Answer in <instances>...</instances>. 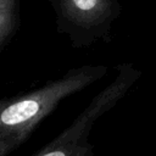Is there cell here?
Listing matches in <instances>:
<instances>
[{
	"label": "cell",
	"mask_w": 156,
	"mask_h": 156,
	"mask_svg": "<svg viewBox=\"0 0 156 156\" xmlns=\"http://www.w3.org/2000/svg\"><path fill=\"white\" fill-rule=\"evenodd\" d=\"M107 72L105 65L72 67L40 87L0 96V156L16 151L63 100L101 80Z\"/></svg>",
	"instance_id": "obj_1"
},
{
	"label": "cell",
	"mask_w": 156,
	"mask_h": 156,
	"mask_svg": "<svg viewBox=\"0 0 156 156\" xmlns=\"http://www.w3.org/2000/svg\"><path fill=\"white\" fill-rule=\"evenodd\" d=\"M141 71L133 62L116 66L113 78L57 136L33 156H94L89 135L95 123L110 112L140 79Z\"/></svg>",
	"instance_id": "obj_2"
},
{
	"label": "cell",
	"mask_w": 156,
	"mask_h": 156,
	"mask_svg": "<svg viewBox=\"0 0 156 156\" xmlns=\"http://www.w3.org/2000/svg\"><path fill=\"white\" fill-rule=\"evenodd\" d=\"M54 15L56 32L71 48L82 50L110 43L127 0H45Z\"/></svg>",
	"instance_id": "obj_3"
},
{
	"label": "cell",
	"mask_w": 156,
	"mask_h": 156,
	"mask_svg": "<svg viewBox=\"0 0 156 156\" xmlns=\"http://www.w3.org/2000/svg\"><path fill=\"white\" fill-rule=\"evenodd\" d=\"M21 24V0H0V52L17 34Z\"/></svg>",
	"instance_id": "obj_4"
}]
</instances>
